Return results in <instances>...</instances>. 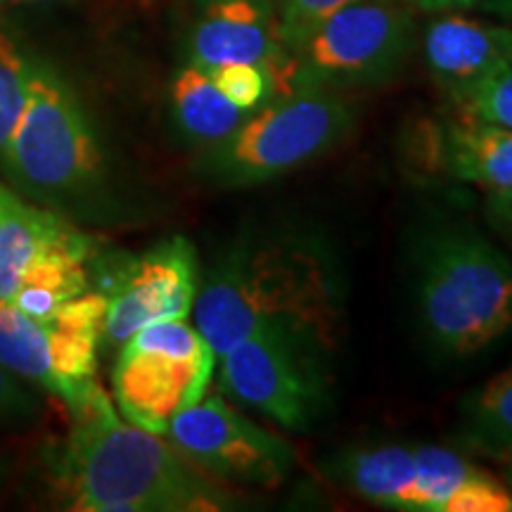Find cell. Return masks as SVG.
I'll return each instance as SVG.
<instances>
[{
  "label": "cell",
  "instance_id": "1",
  "mask_svg": "<svg viewBox=\"0 0 512 512\" xmlns=\"http://www.w3.org/2000/svg\"><path fill=\"white\" fill-rule=\"evenodd\" d=\"M192 313L216 356L266 325H287L337 347L347 280L328 240L311 230L252 228L200 280Z\"/></svg>",
  "mask_w": 512,
  "mask_h": 512
},
{
  "label": "cell",
  "instance_id": "2",
  "mask_svg": "<svg viewBox=\"0 0 512 512\" xmlns=\"http://www.w3.org/2000/svg\"><path fill=\"white\" fill-rule=\"evenodd\" d=\"M69 411L74 427L55 477L69 510L211 512L235 505L162 434L121 420L100 382Z\"/></svg>",
  "mask_w": 512,
  "mask_h": 512
},
{
  "label": "cell",
  "instance_id": "3",
  "mask_svg": "<svg viewBox=\"0 0 512 512\" xmlns=\"http://www.w3.org/2000/svg\"><path fill=\"white\" fill-rule=\"evenodd\" d=\"M413 304L427 344L463 361L512 332V259L465 223H439L415 238Z\"/></svg>",
  "mask_w": 512,
  "mask_h": 512
},
{
  "label": "cell",
  "instance_id": "4",
  "mask_svg": "<svg viewBox=\"0 0 512 512\" xmlns=\"http://www.w3.org/2000/svg\"><path fill=\"white\" fill-rule=\"evenodd\" d=\"M0 162L24 195L50 204L86 202L105 185V152L91 117L46 62H31L27 107Z\"/></svg>",
  "mask_w": 512,
  "mask_h": 512
},
{
  "label": "cell",
  "instance_id": "5",
  "mask_svg": "<svg viewBox=\"0 0 512 512\" xmlns=\"http://www.w3.org/2000/svg\"><path fill=\"white\" fill-rule=\"evenodd\" d=\"M354 128V110L339 91L294 86L268 98L211 145L204 171L228 188H249L290 174L337 147Z\"/></svg>",
  "mask_w": 512,
  "mask_h": 512
},
{
  "label": "cell",
  "instance_id": "6",
  "mask_svg": "<svg viewBox=\"0 0 512 512\" xmlns=\"http://www.w3.org/2000/svg\"><path fill=\"white\" fill-rule=\"evenodd\" d=\"M332 351L309 332L266 325L219 356L221 389L283 430L309 432L330 408Z\"/></svg>",
  "mask_w": 512,
  "mask_h": 512
},
{
  "label": "cell",
  "instance_id": "7",
  "mask_svg": "<svg viewBox=\"0 0 512 512\" xmlns=\"http://www.w3.org/2000/svg\"><path fill=\"white\" fill-rule=\"evenodd\" d=\"M418 43L413 8L401 0H354L287 50L275 91L318 86L342 93L387 83Z\"/></svg>",
  "mask_w": 512,
  "mask_h": 512
},
{
  "label": "cell",
  "instance_id": "8",
  "mask_svg": "<svg viewBox=\"0 0 512 512\" xmlns=\"http://www.w3.org/2000/svg\"><path fill=\"white\" fill-rule=\"evenodd\" d=\"M216 351L185 318L145 325L121 344L114 401L131 425L166 437L169 422L207 394Z\"/></svg>",
  "mask_w": 512,
  "mask_h": 512
},
{
  "label": "cell",
  "instance_id": "9",
  "mask_svg": "<svg viewBox=\"0 0 512 512\" xmlns=\"http://www.w3.org/2000/svg\"><path fill=\"white\" fill-rule=\"evenodd\" d=\"M105 313L102 292H83L43 318L0 299V366L76 406L98 384Z\"/></svg>",
  "mask_w": 512,
  "mask_h": 512
},
{
  "label": "cell",
  "instance_id": "10",
  "mask_svg": "<svg viewBox=\"0 0 512 512\" xmlns=\"http://www.w3.org/2000/svg\"><path fill=\"white\" fill-rule=\"evenodd\" d=\"M166 437L183 458L219 482L278 486L294 467V451L223 396H207L169 422Z\"/></svg>",
  "mask_w": 512,
  "mask_h": 512
},
{
  "label": "cell",
  "instance_id": "11",
  "mask_svg": "<svg viewBox=\"0 0 512 512\" xmlns=\"http://www.w3.org/2000/svg\"><path fill=\"white\" fill-rule=\"evenodd\" d=\"M200 261L183 235L159 242L147 252L117 261L105 271V332L110 344H124L145 325L188 318L200 290Z\"/></svg>",
  "mask_w": 512,
  "mask_h": 512
},
{
  "label": "cell",
  "instance_id": "12",
  "mask_svg": "<svg viewBox=\"0 0 512 512\" xmlns=\"http://www.w3.org/2000/svg\"><path fill=\"white\" fill-rule=\"evenodd\" d=\"M188 64L214 69L221 64H259L273 86L285 67L278 19L271 0H200L188 38Z\"/></svg>",
  "mask_w": 512,
  "mask_h": 512
},
{
  "label": "cell",
  "instance_id": "13",
  "mask_svg": "<svg viewBox=\"0 0 512 512\" xmlns=\"http://www.w3.org/2000/svg\"><path fill=\"white\" fill-rule=\"evenodd\" d=\"M422 55L451 102L508 64L496 27L456 12H441L422 36Z\"/></svg>",
  "mask_w": 512,
  "mask_h": 512
},
{
  "label": "cell",
  "instance_id": "14",
  "mask_svg": "<svg viewBox=\"0 0 512 512\" xmlns=\"http://www.w3.org/2000/svg\"><path fill=\"white\" fill-rule=\"evenodd\" d=\"M432 159L448 176L484 190H512V131L460 114L432 133Z\"/></svg>",
  "mask_w": 512,
  "mask_h": 512
},
{
  "label": "cell",
  "instance_id": "15",
  "mask_svg": "<svg viewBox=\"0 0 512 512\" xmlns=\"http://www.w3.org/2000/svg\"><path fill=\"white\" fill-rule=\"evenodd\" d=\"M93 259V242L72 223L57 238L34 256L22 283L8 299L27 316L43 318L60 309L64 302L88 292Z\"/></svg>",
  "mask_w": 512,
  "mask_h": 512
},
{
  "label": "cell",
  "instance_id": "16",
  "mask_svg": "<svg viewBox=\"0 0 512 512\" xmlns=\"http://www.w3.org/2000/svg\"><path fill=\"white\" fill-rule=\"evenodd\" d=\"M337 475L363 501L389 510L415 512V446H377L337 460Z\"/></svg>",
  "mask_w": 512,
  "mask_h": 512
},
{
  "label": "cell",
  "instance_id": "17",
  "mask_svg": "<svg viewBox=\"0 0 512 512\" xmlns=\"http://www.w3.org/2000/svg\"><path fill=\"white\" fill-rule=\"evenodd\" d=\"M456 441L465 451L503 463L512 453V366L467 394L458 408Z\"/></svg>",
  "mask_w": 512,
  "mask_h": 512
},
{
  "label": "cell",
  "instance_id": "18",
  "mask_svg": "<svg viewBox=\"0 0 512 512\" xmlns=\"http://www.w3.org/2000/svg\"><path fill=\"white\" fill-rule=\"evenodd\" d=\"M171 107L176 124L192 143L216 145L245 121L247 114L223 95L211 76L195 64H185L171 83Z\"/></svg>",
  "mask_w": 512,
  "mask_h": 512
},
{
  "label": "cell",
  "instance_id": "19",
  "mask_svg": "<svg viewBox=\"0 0 512 512\" xmlns=\"http://www.w3.org/2000/svg\"><path fill=\"white\" fill-rule=\"evenodd\" d=\"M67 226L69 221L60 219L50 209H38L24 200L12 207L0 228V299L8 302L34 256Z\"/></svg>",
  "mask_w": 512,
  "mask_h": 512
},
{
  "label": "cell",
  "instance_id": "20",
  "mask_svg": "<svg viewBox=\"0 0 512 512\" xmlns=\"http://www.w3.org/2000/svg\"><path fill=\"white\" fill-rule=\"evenodd\" d=\"M415 465V512H444L460 486L482 472L463 453L430 444L415 446Z\"/></svg>",
  "mask_w": 512,
  "mask_h": 512
},
{
  "label": "cell",
  "instance_id": "21",
  "mask_svg": "<svg viewBox=\"0 0 512 512\" xmlns=\"http://www.w3.org/2000/svg\"><path fill=\"white\" fill-rule=\"evenodd\" d=\"M31 57L12 38L0 31V157L22 119L29 98Z\"/></svg>",
  "mask_w": 512,
  "mask_h": 512
},
{
  "label": "cell",
  "instance_id": "22",
  "mask_svg": "<svg viewBox=\"0 0 512 512\" xmlns=\"http://www.w3.org/2000/svg\"><path fill=\"white\" fill-rule=\"evenodd\" d=\"M465 117L489 121L512 131V64H503L477 86L453 100Z\"/></svg>",
  "mask_w": 512,
  "mask_h": 512
},
{
  "label": "cell",
  "instance_id": "23",
  "mask_svg": "<svg viewBox=\"0 0 512 512\" xmlns=\"http://www.w3.org/2000/svg\"><path fill=\"white\" fill-rule=\"evenodd\" d=\"M204 72L211 76L216 88L245 114L254 112L273 95L271 74L259 64H221V67L204 69Z\"/></svg>",
  "mask_w": 512,
  "mask_h": 512
},
{
  "label": "cell",
  "instance_id": "24",
  "mask_svg": "<svg viewBox=\"0 0 512 512\" xmlns=\"http://www.w3.org/2000/svg\"><path fill=\"white\" fill-rule=\"evenodd\" d=\"M271 3L278 19L280 43L287 55V50L299 46L323 19L335 15L354 0H271Z\"/></svg>",
  "mask_w": 512,
  "mask_h": 512
},
{
  "label": "cell",
  "instance_id": "25",
  "mask_svg": "<svg viewBox=\"0 0 512 512\" xmlns=\"http://www.w3.org/2000/svg\"><path fill=\"white\" fill-rule=\"evenodd\" d=\"M512 491L501 479L482 470L467 479L446 503L444 512H510Z\"/></svg>",
  "mask_w": 512,
  "mask_h": 512
},
{
  "label": "cell",
  "instance_id": "26",
  "mask_svg": "<svg viewBox=\"0 0 512 512\" xmlns=\"http://www.w3.org/2000/svg\"><path fill=\"white\" fill-rule=\"evenodd\" d=\"M34 408V396L19 382V377L5 366H0V422L29 418Z\"/></svg>",
  "mask_w": 512,
  "mask_h": 512
},
{
  "label": "cell",
  "instance_id": "27",
  "mask_svg": "<svg viewBox=\"0 0 512 512\" xmlns=\"http://www.w3.org/2000/svg\"><path fill=\"white\" fill-rule=\"evenodd\" d=\"M477 8L491 17L505 60L512 64V0H479Z\"/></svg>",
  "mask_w": 512,
  "mask_h": 512
},
{
  "label": "cell",
  "instance_id": "28",
  "mask_svg": "<svg viewBox=\"0 0 512 512\" xmlns=\"http://www.w3.org/2000/svg\"><path fill=\"white\" fill-rule=\"evenodd\" d=\"M484 214L498 233L512 240V190H484Z\"/></svg>",
  "mask_w": 512,
  "mask_h": 512
},
{
  "label": "cell",
  "instance_id": "29",
  "mask_svg": "<svg viewBox=\"0 0 512 512\" xmlns=\"http://www.w3.org/2000/svg\"><path fill=\"white\" fill-rule=\"evenodd\" d=\"M408 8L413 10H425V12H456L477 8L479 0H401Z\"/></svg>",
  "mask_w": 512,
  "mask_h": 512
},
{
  "label": "cell",
  "instance_id": "30",
  "mask_svg": "<svg viewBox=\"0 0 512 512\" xmlns=\"http://www.w3.org/2000/svg\"><path fill=\"white\" fill-rule=\"evenodd\" d=\"M17 202H19V197L15 195V192H12L10 188H5V185L0 183V228H3L5 219H8V214Z\"/></svg>",
  "mask_w": 512,
  "mask_h": 512
},
{
  "label": "cell",
  "instance_id": "31",
  "mask_svg": "<svg viewBox=\"0 0 512 512\" xmlns=\"http://www.w3.org/2000/svg\"><path fill=\"white\" fill-rule=\"evenodd\" d=\"M8 3H22V5H57V3H69V0H8Z\"/></svg>",
  "mask_w": 512,
  "mask_h": 512
},
{
  "label": "cell",
  "instance_id": "32",
  "mask_svg": "<svg viewBox=\"0 0 512 512\" xmlns=\"http://www.w3.org/2000/svg\"><path fill=\"white\" fill-rule=\"evenodd\" d=\"M503 475H505V484H508L510 486V489H512V453H510V456L508 458H505L503 460Z\"/></svg>",
  "mask_w": 512,
  "mask_h": 512
},
{
  "label": "cell",
  "instance_id": "33",
  "mask_svg": "<svg viewBox=\"0 0 512 512\" xmlns=\"http://www.w3.org/2000/svg\"><path fill=\"white\" fill-rule=\"evenodd\" d=\"M5 5H8V0H0V12H3Z\"/></svg>",
  "mask_w": 512,
  "mask_h": 512
}]
</instances>
